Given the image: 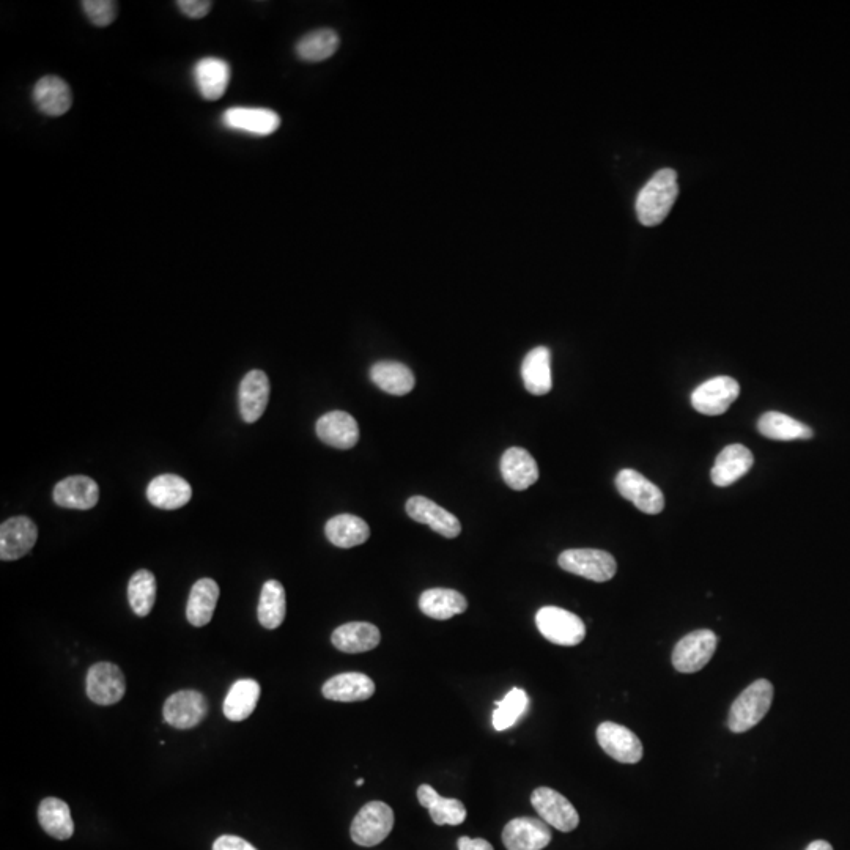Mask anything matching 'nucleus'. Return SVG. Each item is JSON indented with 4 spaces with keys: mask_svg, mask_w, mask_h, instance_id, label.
<instances>
[{
    "mask_svg": "<svg viewBox=\"0 0 850 850\" xmlns=\"http://www.w3.org/2000/svg\"><path fill=\"white\" fill-rule=\"evenodd\" d=\"M213 850H257L240 836L224 835L216 839Z\"/></svg>",
    "mask_w": 850,
    "mask_h": 850,
    "instance_id": "obj_42",
    "label": "nucleus"
},
{
    "mask_svg": "<svg viewBox=\"0 0 850 850\" xmlns=\"http://www.w3.org/2000/svg\"><path fill=\"white\" fill-rule=\"evenodd\" d=\"M363 784H364L363 778H359V780L356 781V786H363Z\"/></svg>",
    "mask_w": 850,
    "mask_h": 850,
    "instance_id": "obj_45",
    "label": "nucleus"
},
{
    "mask_svg": "<svg viewBox=\"0 0 850 850\" xmlns=\"http://www.w3.org/2000/svg\"><path fill=\"white\" fill-rule=\"evenodd\" d=\"M85 692L90 701L98 706H114L125 696V674L114 663H97L87 673Z\"/></svg>",
    "mask_w": 850,
    "mask_h": 850,
    "instance_id": "obj_7",
    "label": "nucleus"
},
{
    "mask_svg": "<svg viewBox=\"0 0 850 850\" xmlns=\"http://www.w3.org/2000/svg\"><path fill=\"white\" fill-rule=\"evenodd\" d=\"M380 641V630L369 622H348L337 627L331 636L333 646L344 654H364V652L374 651Z\"/></svg>",
    "mask_w": 850,
    "mask_h": 850,
    "instance_id": "obj_23",
    "label": "nucleus"
},
{
    "mask_svg": "<svg viewBox=\"0 0 850 850\" xmlns=\"http://www.w3.org/2000/svg\"><path fill=\"white\" fill-rule=\"evenodd\" d=\"M459 850H495L492 844L488 843L487 839L468 838L462 836L459 839Z\"/></svg>",
    "mask_w": 850,
    "mask_h": 850,
    "instance_id": "obj_43",
    "label": "nucleus"
},
{
    "mask_svg": "<svg viewBox=\"0 0 850 850\" xmlns=\"http://www.w3.org/2000/svg\"><path fill=\"white\" fill-rule=\"evenodd\" d=\"M82 10L93 26L108 27L117 18L119 5L114 0H84Z\"/></svg>",
    "mask_w": 850,
    "mask_h": 850,
    "instance_id": "obj_40",
    "label": "nucleus"
},
{
    "mask_svg": "<svg viewBox=\"0 0 850 850\" xmlns=\"http://www.w3.org/2000/svg\"><path fill=\"white\" fill-rule=\"evenodd\" d=\"M558 564L562 570L595 583L610 581L618 572L616 559L610 553L592 548L566 550L559 556Z\"/></svg>",
    "mask_w": 850,
    "mask_h": 850,
    "instance_id": "obj_3",
    "label": "nucleus"
},
{
    "mask_svg": "<svg viewBox=\"0 0 850 850\" xmlns=\"http://www.w3.org/2000/svg\"><path fill=\"white\" fill-rule=\"evenodd\" d=\"M325 534L329 542L336 547L353 548L366 544L370 537V528L363 518L342 514L326 523Z\"/></svg>",
    "mask_w": 850,
    "mask_h": 850,
    "instance_id": "obj_31",
    "label": "nucleus"
},
{
    "mask_svg": "<svg viewBox=\"0 0 850 850\" xmlns=\"http://www.w3.org/2000/svg\"><path fill=\"white\" fill-rule=\"evenodd\" d=\"M773 692L772 682L767 679L756 680L745 688L729 710V729L742 734L758 725L772 707Z\"/></svg>",
    "mask_w": 850,
    "mask_h": 850,
    "instance_id": "obj_2",
    "label": "nucleus"
},
{
    "mask_svg": "<svg viewBox=\"0 0 850 850\" xmlns=\"http://www.w3.org/2000/svg\"><path fill=\"white\" fill-rule=\"evenodd\" d=\"M100 488L87 476H71L54 488V501L65 509L89 510L97 506Z\"/></svg>",
    "mask_w": 850,
    "mask_h": 850,
    "instance_id": "obj_21",
    "label": "nucleus"
},
{
    "mask_svg": "<svg viewBox=\"0 0 850 850\" xmlns=\"http://www.w3.org/2000/svg\"><path fill=\"white\" fill-rule=\"evenodd\" d=\"M287 613V600H285V589L279 581L270 580L263 584L260 594L259 616L260 624L268 630H276L281 627Z\"/></svg>",
    "mask_w": 850,
    "mask_h": 850,
    "instance_id": "obj_36",
    "label": "nucleus"
},
{
    "mask_svg": "<svg viewBox=\"0 0 850 850\" xmlns=\"http://www.w3.org/2000/svg\"><path fill=\"white\" fill-rule=\"evenodd\" d=\"M618 492L647 515H657L665 507V496L657 485L635 470L619 471L616 477Z\"/></svg>",
    "mask_w": 850,
    "mask_h": 850,
    "instance_id": "obj_10",
    "label": "nucleus"
},
{
    "mask_svg": "<svg viewBox=\"0 0 850 850\" xmlns=\"http://www.w3.org/2000/svg\"><path fill=\"white\" fill-rule=\"evenodd\" d=\"M260 685L254 679H240L230 687L224 699V715L230 721L248 720L259 704Z\"/></svg>",
    "mask_w": 850,
    "mask_h": 850,
    "instance_id": "obj_33",
    "label": "nucleus"
},
{
    "mask_svg": "<svg viewBox=\"0 0 850 850\" xmlns=\"http://www.w3.org/2000/svg\"><path fill=\"white\" fill-rule=\"evenodd\" d=\"M806 850H833L832 844L827 843V841H813L810 846L806 847Z\"/></svg>",
    "mask_w": 850,
    "mask_h": 850,
    "instance_id": "obj_44",
    "label": "nucleus"
},
{
    "mask_svg": "<svg viewBox=\"0 0 850 850\" xmlns=\"http://www.w3.org/2000/svg\"><path fill=\"white\" fill-rule=\"evenodd\" d=\"M177 7L188 18L202 19L211 12L213 2H210V0H178Z\"/></svg>",
    "mask_w": 850,
    "mask_h": 850,
    "instance_id": "obj_41",
    "label": "nucleus"
},
{
    "mask_svg": "<svg viewBox=\"0 0 850 850\" xmlns=\"http://www.w3.org/2000/svg\"><path fill=\"white\" fill-rule=\"evenodd\" d=\"M370 380L374 381L381 391L388 392L391 396H407L408 392L413 391L416 383L410 367L396 361H380L374 364L370 369Z\"/></svg>",
    "mask_w": 850,
    "mask_h": 850,
    "instance_id": "obj_32",
    "label": "nucleus"
},
{
    "mask_svg": "<svg viewBox=\"0 0 850 850\" xmlns=\"http://www.w3.org/2000/svg\"><path fill=\"white\" fill-rule=\"evenodd\" d=\"M536 625L545 640L558 646H578L586 636V625L577 614L558 607L540 608Z\"/></svg>",
    "mask_w": 850,
    "mask_h": 850,
    "instance_id": "obj_5",
    "label": "nucleus"
},
{
    "mask_svg": "<svg viewBox=\"0 0 850 850\" xmlns=\"http://www.w3.org/2000/svg\"><path fill=\"white\" fill-rule=\"evenodd\" d=\"M758 430L765 438L775 441L810 440L813 430L803 422L791 418L788 414L769 411L762 414L758 422Z\"/></svg>",
    "mask_w": 850,
    "mask_h": 850,
    "instance_id": "obj_34",
    "label": "nucleus"
},
{
    "mask_svg": "<svg viewBox=\"0 0 850 850\" xmlns=\"http://www.w3.org/2000/svg\"><path fill=\"white\" fill-rule=\"evenodd\" d=\"M501 474L512 490L523 492L539 481V466L526 449L510 448L501 459Z\"/></svg>",
    "mask_w": 850,
    "mask_h": 850,
    "instance_id": "obj_24",
    "label": "nucleus"
},
{
    "mask_svg": "<svg viewBox=\"0 0 850 850\" xmlns=\"http://www.w3.org/2000/svg\"><path fill=\"white\" fill-rule=\"evenodd\" d=\"M407 514L414 522L430 526L435 533L446 539H455L462 533L459 518L425 496H413L408 499Z\"/></svg>",
    "mask_w": 850,
    "mask_h": 850,
    "instance_id": "obj_14",
    "label": "nucleus"
},
{
    "mask_svg": "<svg viewBox=\"0 0 850 850\" xmlns=\"http://www.w3.org/2000/svg\"><path fill=\"white\" fill-rule=\"evenodd\" d=\"M317 437L328 444L331 448L347 449L355 448L359 440V427L352 414L345 411H329L318 419Z\"/></svg>",
    "mask_w": 850,
    "mask_h": 850,
    "instance_id": "obj_18",
    "label": "nucleus"
},
{
    "mask_svg": "<svg viewBox=\"0 0 850 850\" xmlns=\"http://www.w3.org/2000/svg\"><path fill=\"white\" fill-rule=\"evenodd\" d=\"M38 529L29 517L8 518L0 526V559L16 561L37 544Z\"/></svg>",
    "mask_w": 850,
    "mask_h": 850,
    "instance_id": "obj_13",
    "label": "nucleus"
},
{
    "mask_svg": "<svg viewBox=\"0 0 850 850\" xmlns=\"http://www.w3.org/2000/svg\"><path fill=\"white\" fill-rule=\"evenodd\" d=\"M754 457L750 449L742 444H731L723 449L715 460L710 477L717 487H729L745 476L753 466Z\"/></svg>",
    "mask_w": 850,
    "mask_h": 850,
    "instance_id": "obj_25",
    "label": "nucleus"
},
{
    "mask_svg": "<svg viewBox=\"0 0 850 850\" xmlns=\"http://www.w3.org/2000/svg\"><path fill=\"white\" fill-rule=\"evenodd\" d=\"M531 803L540 819L559 832H573L580 824V816L575 806L555 789L537 788L531 795Z\"/></svg>",
    "mask_w": 850,
    "mask_h": 850,
    "instance_id": "obj_8",
    "label": "nucleus"
},
{
    "mask_svg": "<svg viewBox=\"0 0 850 850\" xmlns=\"http://www.w3.org/2000/svg\"><path fill=\"white\" fill-rule=\"evenodd\" d=\"M339 45L340 38L337 32L331 29H318L304 35L298 41L296 54L304 62H323L336 54Z\"/></svg>",
    "mask_w": 850,
    "mask_h": 850,
    "instance_id": "obj_37",
    "label": "nucleus"
},
{
    "mask_svg": "<svg viewBox=\"0 0 850 850\" xmlns=\"http://www.w3.org/2000/svg\"><path fill=\"white\" fill-rule=\"evenodd\" d=\"M270 380L263 370H251L241 380L238 391L241 418L246 424H254L262 418L270 400Z\"/></svg>",
    "mask_w": 850,
    "mask_h": 850,
    "instance_id": "obj_16",
    "label": "nucleus"
},
{
    "mask_svg": "<svg viewBox=\"0 0 850 850\" xmlns=\"http://www.w3.org/2000/svg\"><path fill=\"white\" fill-rule=\"evenodd\" d=\"M522 377L526 391L533 396H545L553 388L551 353L547 347H536L525 356Z\"/></svg>",
    "mask_w": 850,
    "mask_h": 850,
    "instance_id": "obj_27",
    "label": "nucleus"
},
{
    "mask_svg": "<svg viewBox=\"0 0 850 850\" xmlns=\"http://www.w3.org/2000/svg\"><path fill=\"white\" fill-rule=\"evenodd\" d=\"M529 699L525 690L522 688H512L503 701L496 703L495 712H493V728L496 731H506L510 726L517 723L518 718L525 714L528 709Z\"/></svg>",
    "mask_w": 850,
    "mask_h": 850,
    "instance_id": "obj_39",
    "label": "nucleus"
},
{
    "mask_svg": "<svg viewBox=\"0 0 850 850\" xmlns=\"http://www.w3.org/2000/svg\"><path fill=\"white\" fill-rule=\"evenodd\" d=\"M219 599V586L211 578H202L194 584L189 594L186 618L194 627H205L213 619Z\"/></svg>",
    "mask_w": 850,
    "mask_h": 850,
    "instance_id": "obj_29",
    "label": "nucleus"
},
{
    "mask_svg": "<svg viewBox=\"0 0 850 850\" xmlns=\"http://www.w3.org/2000/svg\"><path fill=\"white\" fill-rule=\"evenodd\" d=\"M394 828V811L383 802H370L356 814L350 828L353 843L374 847L383 843Z\"/></svg>",
    "mask_w": 850,
    "mask_h": 850,
    "instance_id": "obj_4",
    "label": "nucleus"
},
{
    "mask_svg": "<svg viewBox=\"0 0 850 850\" xmlns=\"http://www.w3.org/2000/svg\"><path fill=\"white\" fill-rule=\"evenodd\" d=\"M418 800L429 810L432 821L437 825H460L465 822V805L460 800L441 797L430 784L419 786Z\"/></svg>",
    "mask_w": 850,
    "mask_h": 850,
    "instance_id": "obj_30",
    "label": "nucleus"
},
{
    "mask_svg": "<svg viewBox=\"0 0 850 850\" xmlns=\"http://www.w3.org/2000/svg\"><path fill=\"white\" fill-rule=\"evenodd\" d=\"M222 123L232 131L270 136L281 126V117L271 109L230 108L222 115Z\"/></svg>",
    "mask_w": 850,
    "mask_h": 850,
    "instance_id": "obj_17",
    "label": "nucleus"
},
{
    "mask_svg": "<svg viewBox=\"0 0 850 850\" xmlns=\"http://www.w3.org/2000/svg\"><path fill=\"white\" fill-rule=\"evenodd\" d=\"M718 638L712 630H696L688 633L673 651V666L679 673H698L714 657Z\"/></svg>",
    "mask_w": 850,
    "mask_h": 850,
    "instance_id": "obj_6",
    "label": "nucleus"
},
{
    "mask_svg": "<svg viewBox=\"0 0 850 850\" xmlns=\"http://www.w3.org/2000/svg\"><path fill=\"white\" fill-rule=\"evenodd\" d=\"M193 496V488L183 477L175 474H161L155 477L147 487L150 504L158 509L175 510L186 506Z\"/></svg>",
    "mask_w": 850,
    "mask_h": 850,
    "instance_id": "obj_20",
    "label": "nucleus"
},
{
    "mask_svg": "<svg viewBox=\"0 0 850 850\" xmlns=\"http://www.w3.org/2000/svg\"><path fill=\"white\" fill-rule=\"evenodd\" d=\"M32 98L38 111L48 117H60L67 114L73 104L70 85L57 76L41 78L35 84Z\"/></svg>",
    "mask_w": 850,
    "mask_h": 850,
    "instance_id": "obj_26",
    "label": "nucleus"
},
{
    "mask_svg": "<svg viewBox=\"0 0 850 850\" xmlns=\"http://www.w3.org/2000/svg\"><path fill=\"white\" fill-rule=\"evenodd\" d=\"M740 394V386L734 378L715 377L699 385L692 394V405L698 413L718 416L725 413Z\"/></svg>",
    "mask_w": 850,
    "mask_h": 850,
    "instance_id": "obj_12",
    "label": "nucleus"
},
{
    "mask_svg": "<svg viewBox=\"0 0 850 850\" xmlns=\"http://www.w3.org/2000/svg\"><path fill=\"white\" fill-rule=\"evenodd\" d=\"M322 693L326 699L336 703H359L374 696L375 684L363 673L337 674L326 680Z\"/></svg>",
    "mask_w": 850,
    "mask_h": 850,
    "instance_id": "obj_19",
    "label": "nucleus"
},
{
    "mask_svg": "<svg viewBox=\"0 0 850 850\" xmlns=\"http://www.w3.org/2000/svg\"><path fill=\"white\" fill-rule=\"evenodd\" d=\"M230 76L232 71L229 63L218 57H204L194 67V81L204 100L216 101L224 97Z\"/></svg>",
    "mask_w": 850,
    "mask_h": 850,
    "instance_id": "obj_22",
    "label": "nucleus"
},
{
    "mask_svg": "<svg viewBox=\"0 0 850 850\" xmlns=\"http://www.w3.org/2000/svg\"><path fill=\"white\" fill-rule=\"evenodd\" d=\"M507 850H542L551 843L550 825L536 817H517L504 827Z\"/></svg>",
    "mask_w": 850,
    "mask_h": 850,
    "instance_id": "obj_15",
    "label": "nucleus"
},
{
    "mask_svg": "<svg viewBox=\"0 0 850 850\" xmlns=\"http://www.w3.org/2000/svg\"><path fill=\"white\" fill-rule=\"evenodd\" d=\"M679 196L677 175L673 169L658 170L646 183L636 199V215L647 227L658 226L665 221Z\"/></svg>",
    "mask_w": 850,
    "mask_h": 850,
    "instance_id": "obj_1",
    "label": "nucleus"
},
{
    "mask_svg": "<svg viewBox=\"0 0 850 850\" xmlns=\"http://www.w3.org/2000/svg\"><path fill=\"white\" fill-rule=\"evenodd\" d=\"M422 613L437 621H448L457 614L465 613L468 608L465 595L454 589H427L419 599Z\"/></svg>",
    "mask_w": 850,
    "mask_h": 850,
    "instance_id": "obj_28",
    "label": "nucleus"
},
{
    "mask_svg": "<svg viewBox=\"0 0 850 850\" xmlns=\"http://www.w3.org/2000/svg\"><path fill=\"white\" fill-rule=\"evenodd\" d=\"M38 821L41 828L52 838L65 841L73 836L74 824L70 806L63 800L56 797L43 800L38 808Z\"/></svg>",
    "mask_w": 850,
    "mask_h": 850,
    "instance_id": "obj_35",
    "label": "nucleus"
},
{
    "mask_svg": "<svg viewBox=\"0 0 850 850\" xmlns=\"http://www.w3.org/2000/svg\"><path fill=\"white\" fill-rule=\"evenodd\" d=\"M597 740L602 750L622 764H636L643 759V743L635 732L625 726L605 721L597 728Z\"/></svg>",
    "mask_w": 850,
    "mask_h": 850,
    "instance_id": "obj_11",
    "label": "nucleus"
},
{
    "mask_svg": "<svg viewBox=\"0 0 850 850\" xmlns=\"http://www.w3.org/2000/svg\"><path fill=\"white\" fill-rule=\"evenodd\" d=\"M207 714V698L196 690H182L170 695L163 707L164 721L175 729L196 728Z\"/></svg>",
    "mask_w": 850,
    "mask_h": 850,
    "instance_id": "obj_9",
    "label": "nucleus"
},
{
    "mask_svg": "<svg viewBox=\"0 0 850 850\" xmlns=\"http://www.w3.org/2000/svg\"><path fill=\"white\" fill-rule=\"evenodd\" d=\"M128 600L131 610L139 618H145L155 607L156 578L150 570H137L128 584Z\"/></svg>",
    "mask_w": 850,
    "mask_h": 850,
    "instance_id": "obj_38",
    "label": "nucleus"
}]
</instances>
